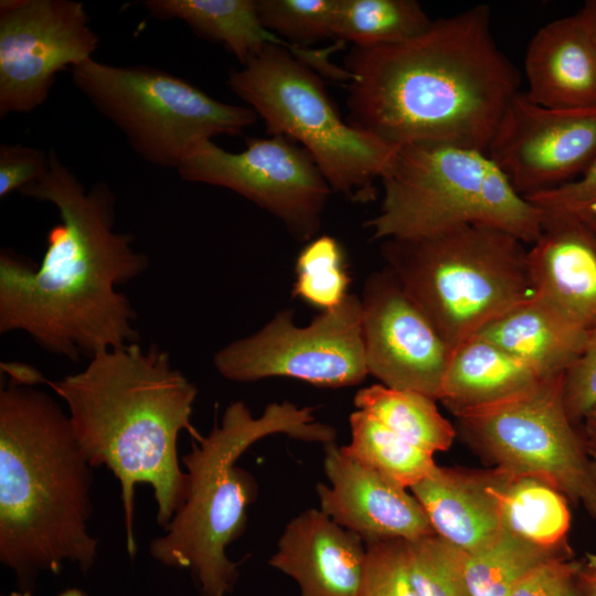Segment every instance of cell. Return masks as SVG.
<instances>
[{
    "instance_id": "b9f144b4",
    "label": "cell",
    "mask_w": 596,
    "mask_h": 596,
    "mask_svg": "<svg viewBox=\"0 0 596 596\" xmlns=\"http://www.w3.org/2000/svg\"><path fill=\"white\" fill-rule=\"evenodd\" d=\"M4 596H32L30 592H12Z\"/></svg>"
},
{
    "instance_id": "2e32d148",
    "label": "cell",
    "mask_w": 596,
    "mask_h": 596,
    "mask_svg": "<svg viewBox=\"0 0 596 596\" xmlns=\"http://www.w3.org/2000/svg\"><path fill=\"white\" fill-rule=\"evenodd\" d=\"M323 470L330 486L318 483L320 510L365 544L413 541L435 533L409 489L384 478L344 454L336 443L324 445Z\"/></svg>"
},
{
    "instance_id": "8fae6325",
    "label": "cell",
    "mask_w": 596,
    "mask_h": 596,
    "mask_svg": "<svg viewBox=\"0 0 596 596\" xmlns=\"http://www.w3.org/2000/svg\"><path fill=\"white\" fill-rule=\"evenodd\" d=\"M213 364L235 382L279 376L320 387L358 385L369 375L360 298L347 295L306 327L294 323L292 310L279 311L255 333L220 349Z\"/></svg>"
},
{
    "instance_id": "44dd1931",
    "label": "cell",
    "mask_w": 596,
    "mask_h": 596,
    "mask_svg": "<svg viewBox=\"0 0 596 596\" xmlns=\"http://www.w3.org/2000/svg\"><path fill=\"white\" fill-rule=\"evenodd\" d=\"M587 330L532 292L477 334L544 379L564 374L575 362L585 345Z\"/></svg>"
},
{
    "instance_id": "1f68e13d",
    "label": "cell",
    "mask_w": 596,
    "mask_h": 596,
    "mask_svg": "<svg viewBox=\"0 0 596 596\" xmlns=\"http://www.w3.org/2000/svg\"><path fill=\"white\" fill-rule=\"evenodd\" d=\"M405 540L365 544L360 596H418L411 581Z\"/></svg>"
},
{
    "instance_id": "6da1fadb",
    "label": "cell",
    "mask_w": 596,
    "mask_h": 596,
    "mask_svg": "<svg viewBox=\"0 0 596 596\" xmlns=\"http://www.w3.org/2000/svg\"><path fill=\"white\" fill-rule=\"evenodd\" d=\"M49 170L21 194L51 203L61 223L50 228L38 266L0 254V333L22 331L47 352L78 361L138 342L136 312L117 286L146 272L134 235L115 231V196L104 181L89 189L49 153Z\"/></svg>"
},
{
    "instance_id": "ac0fdd59",
    "label": "cell",
    "mask_w": 596,
    "mask_h": 596,
    "mask_svg": "<svg viewBox=\"0 0 596 596\" xmlns=\"http://www.w3.org/2000/svg\"><path fill=\"white\" fill-rule=\"evenodd\" d=\"M526 267L533 294L586 328L596 321V237L576 214L543 210Z\"/></svg>"
},
{
    "instance_id": "7c38bea8",
    "label": "cell",
    "mask_w": 596,
    "mask_h": 596,
    "mask_svg": "<svg viewBox=\"0 0 596 596\" xmlns=\"http://www.w3.org/2000/svg\"><path fill=\"white\" fill-rule=\"evenodd\" d=\"M177 172L184 181L238 193L280 220L300 242L316 237L332 191L310 155L280 135L251 138L241 152L204 141Z\"/></svg>"
},
{
    "instance_id": "484cf974",
    "label": "cell",
    "mask_w": 596,
    "mask_h": 596,
    "mask_svg": "<svg viewBox=\"0 0 596 596\" xmlns=\"http://www.w3.org/2000/svg\"><path fill=\"white\" fill-rule=\"evenodd\" d=\"M351 440L342 451L398 486L411 489L437 466L434 455L402 438L366 412L349 418Z\"/></svg>"
},
{
    "instance_id": "e0dca14e",
    "label": "cell",
    "mask_w": 596,
    "mask_h": 596,
    "mask_svg": "<svg viewBox=\"0 0 596 596\" xmlns=\"http://www.w3.org/2000/svg\"><path fill=\"white\" fill-rule=\"evenodd\" d=\"M366 546L320 509L285 526L269 565L294 578L301 596H360Z\"/></svg>"
},
{
    "instance_id": "9a60e30c",
    "label": "cell",
    "mask_w": 596,
    "mask_h": 596,
    "mask_svg": "<svg viewBox=\"0 0 596 596\" xmlns=\"http://www.w3.org/2000/svg\"><path fill=\"white\" fill-rule=\"evenodd\" d=\"M361 326L368 373L438 401L451 348L385 266L364 281Z\"/></svg>"
},
{
    "instance_id": "83f0119b",
    "label": "cell",
    "mask_w": 596,
    "mask_h": 596,
    "mask_svg": "<svg viewBox=\"0 0 596 596\" xmlns=\"http://www.w3.org/2000/svg\"><path fill=\"white\" fill-rule=\"evenodd\" d=\"M557 556H573V551L540 547L503 529L489 544L466 553L468 588L471 596H509L528 572Z\"/></svg>"
},
{
    "instance_id": "8d00e7d4",
    "label": "cell",
    "mask_w": 596,
    "mask_h": 596,
    "mask_svg": "<svg viewBox=\"0 0 596 596\" xmlns=\"http://www.w3.org/2000/svg\"><path fill=\"white\" fill-rule=\"evenodd\" d=\"M578 596H596V553H587L577 573Z\"/></svg>"
},
{
    "instance_id": "836d02e7",
    "label": "cell",
    "mask_w": 596,
    "mask_h": 596,
    "mask_svg": "<svg viewBox=\"0 0 596 596\" xmlns=\"http://www.w3.org/2000/svg\"><path fill=\"white\" fill-rule=\"evenodd\" d=\"M579 567L573 556L553 557L528 572L509 596H578Z\"/></svg>"
},
{
    "instance_id": "d590c367",
    "label": "cell",
    "mask_w": 596,
    "mask_h": 596,
    "mask_svg": "<svg viewBox=\"0 0 596 596\" xmlns=\"http://www.w3.org/2000/svg\"><path fill=\"white\" fill-rule=\"evenodd\" d=\"M525 199L542 210L568 213L596 205V158L575 180Z\"/></svg>"
},
{
    "instance_id": "277c9868",
    "label": "cell",
    "mask_w": 596,
    "mask_h": 596,
    "mask_svg": "<svg viewBox=\"0 0 596 596\" xmlns=\"http://www.w3.org/2000/svg\"><path fill=\"white\" fill-rule=\"evenodd\" d=\"M92 468L52 396L13 380L1 386L0 560L19 578L94 565Z\"/></svg>"
},
{
    "instance_id": "5b68a950",
    "label": "cell",
    "mask_w": 596,
    "mask_h": 596,
    "mask_svg": "<svg viewBox=\"0 0 596 596\" xmlns=\"http://www.w3.org/2000/svg\"><path fill=\"white\" fill-rule=\"evenodd\" d=\"M312 412L313 407L285 401L270 403L254 416L244 402L231 403L221 423L207 436L192 439V449L181 457L185 497L163 535L150 542L151 556L166 566L190 570L202 596L231 592L238 572L226 549L243 534L247 508L257 496L254 477L236 462L269 435L323 446L336 443V429L318 422Z\"/></svg>"
},
{
    "instance_id": "9c48e42d",
    "label": "cell",
    "mask_w": 596,
    "mask_h": 596,
    "mask_svg": "<svg viewBox=\"0 0 596 596\" xmlns=\"http://www.w3.org/2000/svg\"><path fill=\"white\" fill-rule=\"evenodd\" d=\"M74 86L143 160L178 168L202 142L241 135L258 118L251 107L214 99L191 83L146 65L93 57L71 68Z\"/></svg>"
},
{
    "instance_id": "4fadbf2b",
    "label": "cell",
    "mask_w": 596,
    "mask_h": 596,
    "mask_svg": "<svg viewBox=\"0 0 596 596\" xmlns=\"http://www.w3.org/2000/svg\"><path fill=\"white\" fill-rule=\"evenodd\" d=\"M98 41L82 2L1 0V117L42 105L57 72L92 58Z\"/></svg>"
},
{
    "instance_id": "74e56055",
    "label": "cell",
    "mask_w": 596,
    "mask_h": 596,
    "mask_svg": "<svg viewBox=\"0 0 596 596\" xmlns=\"http://www.w3.org/2000/svg\"><path fill=\"white\" fill-rule=\"evenodd\" d=\"M582 437L586 450L596 464V406H594L582 421Z\"/></svg>"
},
{
    "instance_id": "8992f818",
    "label": "cell",
    "mask_w": 596,
    "mask_h": 596,
    "mask_svg": "<svg viewBox=\"0 0 596 596\" xmlns=\"http://www.w3.org/2000/svg\"><path fill=\"white\" fill-rule=\"evenodd\" d=\"M379 213L365 223L375 240H413L479 224L524 244L541 233L543 210L515 191L486 151L443 143L398 148L381 179Z\"/></svg>"
},
{
    "instance_id": "ba28073f",
    "label": "cell",
    "mask_w": 596,
    "mask_h": 596,
    "mask_svg": "<svg viewBox=\"0 0 596 596\" xmlns=\"http://www.w3.org/2000/svg\"><path fill=\"white\" fill-rule=\"evenodd\" d=\"M231 91L264 120L268 135L297 141L332 191L366 203L398 147L341 118L320 76L283 45L268 44L227 79Z\"/></svg>"
},
{
    "instance_id": "52a82bcc",
    "label": "cell",
    "mask_w": 596,
    "mask_h": 596,
    "mask_svg": "<svg viewBox=\"0 0 596 596\" xmlns=\"http://www.w3.org/2000/svg\"><path fill=\"white\" fill-rule=\"evenodd\" d=\"M380 252L451 350L533 292L524 243L490 226L389 238Z\"/></svg>"
},
{
    "instance_id": "30bf717a",
    "label": "cell",
    "mask_w": 596,
    "mask_h": 596,
    "mask_svg": "<svg viewBox=\"0 0 596 596\" xmlns=\"http://www.w3.org/2000/svg\"><path fill=\"white\" fill-rule=\"evenodd\" d=\"M563 376L454 416L466 443L492 467L543 480L596 519V464L566 413Z\"/></svg>"
},
{
    "instance_id": "d4e9b609",
    "label": "cell",
    "mask_w": 596,
    "mask_h": 596,
    "mask_svg": "<svg viewBox=\"0 0 596 596\" xmlns=\"http://www.w3.org/2000/svg\"><path fill=\"white\" fill-rule=\"evenodd\" d=\"M436 402L423 393L383 384L360 389L354 396L356 409L433 455L448 450L456 437L455 427L440 414Z\"/></svg>"
},
{
    "instance_id": "d6a6232c",
    "label": "cell",
    "mask_w": 596,
    "mask_h": 596,
    "mask_svg": "<svg viewBox=\"0 0 596 596\" xmlns=\"http://www.w3.org/2000/svg\"><path fill=\"white\" fill-rule=\"evenodd\" d=\"M563 401L575 425L596 406V321L587 330L579 356L564 373Z\"/></svg>"
},
{
    "instance_id": "f546056e",
    "label": "cell",
    "mask_w": 596,
    "mask_h": 596,
    "mask_svg": "<svg viewBox=\"0 0 596 596\" xmlns=\"http://www.w3.org/2000/svg\"><path fill=\"white\" fill-rule=\"evenodd\" d=\"M404 546L418 596H471L465 575L466 552L436 533L405 541Z\"/></svg>"
},
{
    "instance_id": "ffe728a7",
    "label": "cell",
    "mask_w": 596,
    "mask_h": 596,
    "mask_svg": "<svg viewBox=\"0 0 596 596\" xmlns=\"http://www.w3.org/2000/svg\"><path fill=\"white\" fill-rule=\"evenodd\" d=\"M525 95L563 110L596 109V52L578 12L550 21L524 57Z\"/></svg>"
},
{
    "instance_id": "f1b7e54d",
    "label": "cell",
    "mask_w": 596,
    "mask_h": 596,
    "mask_svg": "<svg viewBox=\"0 0 596 596\" xmlns=\"http://www.w3.org/2000/svg\"><path fill=\"white\" fill-rule=\"evenodd\" d=\"M340 243L330 235L307 242L296 259L292 295L310 306L328 310L347 297L351 277Z\"/></svg>"
},
{
    "instance_id": "d6986e66",
    "label": "cell",
    "mask_w": 596,
    "mask_h": 596,
    "mask_svg": "<svg viewBox=\"0 0 596 596\" xmlns=\"http://www.w3.org/2000/svg\"><path fill=\"white\" fill-rule=\"evenodd\" d=\"M508 472L436 466L409 490L440 538L466 553L492 542L502 531L497 490Z\"/></svg>"
},
{
    "instance_id": "e575fe53",
    "label": "cell",
    "mask_w": 596,
    "mask_h": 596,
    "mask_svg": "<svg viewBox=\"0 0 596 596\" xmlns=\"http://www.w3.org/2000/svg\"><path fill=\"white\" fill-rule=\"evenodd\" d=\"M49 164V155L40 149L2 143L0 146V196L3 199L36 182L47 172Z\"/></svg>"
},
{
    "instance_id": "60d3db41",
    "label": "cell",
    "mask_w": 596,
    "mask_h": 596,
    "mask_svg": "<svg viewBox=\"0 0 596 596\" xmlns=\"http://www.w3.org/2000/svg\"><path fill=\"white\" fill-rule=\"evenodd\" d=\"M56 596H88V595L81 589L71 588V589H65L61 592Z\"/></svg>"
},
{
    "instance_id": "4316f807",
    "label": "cell",
    "mask_w": 596,
    "mask_h": 596,
    "mask_svg": "<svg viewBox=\"0 0 596 596\" xmlns=\"http://www.w3.org/2000/svg\"><path fill=\"white\" fill-rule=\"evenodd\" d=\"M432 22L415 0H339L336 38L353 47L387 46L419 35Z\"/></svg>"
},
{
    "instance_id": "3957f363",
    "label": "cell",
    "mask_w": 596,
    "mask_h": 596,
    "mask_svg": "<svg viewBox=\"0 0 596 596\" xmlns=\"http://www.w3.org/2000/svg\"><path fill=\"white\" fill-rule=\"evenodd\" d=\"M66 404L75 437L89 465L106 467L120 485L126 547L135 556V488H152L157 522L168 526L183 503L187 475L178 438L202 435L191 415L198 389L157 344L138 342L100 352L83 371L45 380Z\"/></svg>"
},
{
    "instance_id": "5bb4252c",
    "label": "cell",
    "mask_w": 596,
    "mask_h": 596,
    "mask_svg": "<svg viewBox=\"0 0 596 596\" xmlns=\"http://www.w3.org/2000/svg\"><path fill=\"white\" fill-rule=\"evenodd\" d=\"M487 153L524 198L562 187L596 158V109L547 108L520 91L505 107Z\"/></svg>"
},
{
    "instance_id": "7a4b0ae2",
    "label": "cell",
    "mask_w": 596,
    "mask_h": 596,
    "mask_svg": "<svg viewBox=\"0 0 596 596\" xmlns=\"http://www.w3.org/2000/svg\"><path fill=\"white\" fill-rule=\"evenodd\" d=\"M344 68L347 120L398 148L443 142L487 152L521 82L493 39L487 4L433 20L403 43L353 47Z\"/></svg>"
},
{
    "instance_id": "603a6c76",
    "label": "cell",
    "mask_w": 596,
    "mask_h": 596,
    "mask_svg": "<svg viewBox=\"0 0 596 596\" xmlns=\"http://www.w3.org/2000/svg\"><path fill=\"white\" fill-rule=\"evenodd\" d=\"M148 12L158 19H178L198 35L221 43L245 65L266 45L295 47L265 29L259 20L256 0H147Z\"/></svg>"
},
{
    "instance_id": "ab89813d",
    "label": "cell",
    "mask_w": 596,
    "mask_h": 596,
    "mask_svg": "<svg viewBox=\"0 0 596 596\" xmlns=\"http://www.w3.org/2000/svg\"><path fill=\"white\" fill-rule=\"evenodd\" d=\"M574 214H576L587 225L596 237V205L589 206Z\"/></svg>"
},
{
    "instance_id": "4dcf8cb0",
    "label": "cell",
    "mask_w": 596,
    "mask_h": 596,
    "mask_svg": "<svg viewBox=\"0 0 596 596\" xmlns=\"http://www.w3.org/2000/svg\"><path fill=\"white\" fill-rule=\"evenodd\" d=\"M339 0H256L265 29L295 47L336 38Z\"/></svg>"
},
{
    "instance_id": "cb8c5ba5",
    "label": "cell",
    "mask_w": 596,
    "mask_h": 596,
    "mask_svg": "<svg viewBox=\"0 0 596 596\" xmlns=\"http://www.w3.org/2000/svg\"><path fill=\"white\" fill-rule=\"evenodd\" d=\"M502 528L540 547L572 551L570 501L534 477L507 473L497 490Z\"/></svg>"
},
{
    "instance_id": "f35d334b",
    "label": "cell",
    "mask_w": 596,
    "mask_h": 596,
    "mask_svg": "<svg viewBox=\"0 0 596 596\" xmlns=\"http://www.w3.org/2000/svg\"><path fill=\"white\" fill-rule=\"evenodd\" d=\"M577 12L596 52V0H587Z\"/></svg>"
},
{
    "instance_id": "7402d4cb",
    "label": "cell",
    "mask_w": 596,
    "mask_h": 596,
    "mask_svg": "<svg viewBox=\"0 0 596 596\" xmlns=\"http://www.w3.org/2000/svg\"><path fill=\"white\" fill-rule=\"evenodd\" d=\"M542 379L528 365L476 334L451 350L438 401L456 415L511 397Z\"/></svg>"
}]
</instances>
